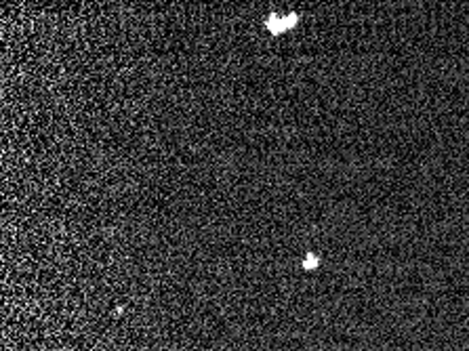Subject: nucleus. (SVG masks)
Returning a JSON list of instances; mask_svg holds the SVG:
<instances>
[{"mask_svg":"<svg viewBox=\"0 0 469 351\" xmlns=\"http://www.w3.org/2000/svg\"><path fill=\"white\" fill-rule=\"evenodd\" d=\"M297 15L295 13H290V15H286V17H282V19H276V15H272V17H269L267 19V23H265V26H267V30L269 32H272V34H280V32H286V30H290L292 26H295V23H297Z\"/></svg>","mask_w":469,"mask_h":351,"instance_id":"nucleus-1","label":"nucleus"},{"mask_svg":"<svg viewBox=\"0 0 469 351\" xmlns=\"http://www.w3.org/2000/svg\"><path fill=\"white\" fill-rule=\"evenodd\" d=\"M314 265H318V256L309 254V256H307V263H305V267H314Z\"/></svg>","mask_w":469,"mask_h":351,"instance_id":"nucleus-2","label":"nucleus"}]
</instances>
